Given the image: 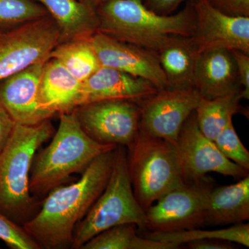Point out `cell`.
Wrapping results in <instances>:
<instances>
[{
    "instance_id": "1",
    "label": "cell",
    "mask_w": 249,
    "mask_h": 249,
    "mask_svg": "<svg viewBox=\"0 0 249 249\" xmlns=\"http://www.w3.org/2000/svg\"><path fill=\"white\" fill-rule=\"evenodd\" d=\"M115 149L96 157L74 183L65 186L61 185L49 192L40 211L22 224L23 229L41 249L71 247L77 224L86 215L107 185Z\"/></svg>"
},
{
    "instance_id": "2",
    "label": "cell",
    "mask_w": 249,
    "mask_h": 249,
    "mask_svg": "<svg viewBox=\"0 0 249 249\" xmlns=\"http://www.w3.org/2000/svg\"><path fill=\"white\" fill-rule=\"evenodd\" d=\"M98 32L157 52L172 36L191 37L194 11L191 1L175 15L156 14L142 0H108L98 6Z\"/></svg>"
},
{
    "instance_id": "3",
    "label": "cell",
    "mask_w": 249,
    "mask_h": 249,
    "mask_svg": "<svg viewBox=\"0 0 249 249\" xmlns=\"http://www.w3.org/2000/svg\"><path fill=\"white\" fill-rule=\"evenodd\" d=\"M53 136L50 143L36 155L33 162L29 179L31 194H48L73 174L81 175L98 156L117 147L90 138L73 111L60 114L58 130Z\"/></svg>"
},
{
    "instance_id": "4",
    "label": "cell",
    "mask_w": 249,
    "mask_h": 249,
    "mask_svg": "<svg viewBox=\"0 0 249 249\" xmlns=\"http://www.w3.org/2000/svg\"><path fill=\"white\" fill-rule=\"evenodd\" d=\"M53 134L50 119L34 125L16 124L0 155V212L17 224L36 214L37 201L29 189L31 167L36 152Z\"/></svg>"
},
{
    "instance_id": "5",
    "label": "cell",
    "mask_w": 249,
    "mask_h": 249,
    "mask_svg": "<svg viewBox=\"0 0 249 249\" xmlns=\"http://www.w3.org/2000/svg\"><path fill=\"white\" fill-rule=\"evenodd\" d=\"M134 224L146 231L145 211L134 196L127 168V148L115 149L107 185L84 218L75 228L71 247L80 249L99 232L121 224Z\"/></svg>"
},
{
    "instance_id": "6",
    "label": "cell",
    "mask_w": 249,
    "mask_h": 249,
    "mask_svg": "<svg viewBox=\"0 0 249 249\" xmlns=\"http://www.w3.org/2000/svg\"><path fill=\"white\" fill-rule=\"evenodd\" d=\"M127 148V168L134 196L144 211L185 184L175 147L140 130Z\"/></svg>"
},
{
    "instance_id": "7",
    "label": "cell",
    "mask_w": 249,
    "mask_h": 249,
    "mask_svg": "<svg viewBox=\"0 0 249 249\" xmlns=\"http://www.w3.org/2000/svg\"><path fill=\"white\" fill-rule=\"evenodd\" d=\"M214 187L213 178L206 176L161 196L145 211L146 231L177 232L205 227L208 199Z\"/></svg>"
},
{
    "instance_id": "8",
    "label": "cell",
    "mask_w": 249,
    "mask_h": 249,
    "mask_svg": "<svg viewBox=\"0 0 249 249\" xmlns=\"http://www.w3.org/2000/svg\"><path fill=\"white\" fill-rule=\"evenodd\" d=\"M60 34L51 16L3 31L0 35V82L50 58Z\"/></svg>"
},
{
    "instance_id": "9",
    "label": "cell",
    "mask_w": 249,
    "mask_h": 249,
    "mask_svg": "<svg viewBox=\"0 0 249 249\" xmlns=\"http://www.w3.org/2000/svg\"><path fill=\"white\" fill-rule=\"evenodd\" d=\"M73 112L85 133L103 145L127 147L140 132V105L129 100L87 103Z\"/></svg>"
},
{
    "instance_id": "10",
    "label": "cell",
    "mask_w": 249,
    "mask_h": 249,
    "mask_svg": "<svg viewBox=\"0 0 249 249\" xmlns=\"http://www.w3.org/2000/svg\"><path fill=\"white\" fill-rule=\"evenodd\" d=\"M174 147L185 183L199 181L209 173L239 179L249 175L248 170L227 159L214 142L201 132L195 111L183 124Z\"/></svg>"
},
{
    "instance_id": "11",
    "label": "cell",
    "mask_w": 249,
    "mask_h": 249,
    "mask_svg": "<svg viewBox=\"0 0 249 249\" xmlns=\"http://www.w3.org/2000/svg\"><path fill=\"white\" fill-rule=\"evenodd\" d=\"M201 96L195 89L158 90L140 104V130L175 145Z\"/></svg>"
},
{
    "instance_id": "12",
    "label": "cell",
    "mask_w": 249,
    "mask_h": 249,
    "mask_svg": "<svg viewBox=\"0 0 249 249\" xmlns=\"http://www.w3.org/2000/svg\"><path fill=\"white\" fill-rule=\"evenodd\" d=\"M194 29L191 36L198 53L214 49L249 54V17L229 16L206 0H192Z\"/></svg>"
},
{
    "instance_id": "13",
    "label": "cell",
    "mask_w": 249,
    "mask_h": 249,
    "mask_svg": "<svg viewBox=\"0 0 249 249\" xmlns=\"http://www.w3.org/2000/svg\"><path fill=\"white\" fill-rule=\"evenodd\" d=\"M89 42L101 67L148 80L158 90L168 88L157 52L121 42L98 31L90 37Z\"/></svg>"
},
{
    "instance_id": "14",
    "label": "cell",
    "mask_w": 249,
    "mask_h": 249,
    "mask_svg": "<svg viewBox=\"0 0 249 249\" xmlns=\"http://www.w3.org/2000/svg\"><path fill=\"white\" fill-rule=\"evenodd\" d=\"M48 60L34 64L0 82V103L16 124L34 125L54 116L44 109L40 102L41 77Z\"/></svg>"
},
{
    "instance_id": "15",
    "label": "cell",
    "mask_w": 249,
    "mask_h": 249,
    "mask_svg": "<svg viewBox=\"0 0 249 249\" xmlns=\"http://www.w3.org/2000/svg\"><path fill=\"white\" fill-rule=\"evenodd\" d=\"M157 91V88L148 80L101 67L83 82L78 106L111 99L129 100L140 105Z\"/></svg>"
},
{
    "instance_id": "16",
    "label": "cell",
    "mask_w": 249,
    "mask_h": 249,
    "mask_svg": "<svg viewBox=\"0 0 249 249\" xmlns=\"http://www.w3.org/2000/svg\"><path fill=\"white\" fill-rule=\"evenodd\" d=\"M194 89L206 99L242 91L237 67L230 51L214 49L198 55Z\"/></svg>"
},
{
    "instance_id": "17",
    "label": "cell",
    "mask_w": 249,
    "mask_h": 249,
    "mask_svg": "<svg viewBox=\"0 0 249 249\" xmlns=\"http://www.w3.org/2000/svg\"><path fill=\"white\" fill-rule=\"evenodd\" d=\"M58 27L59 43L89 39L98 31L97 8L79 0H36Z\"/></svg>"
},
{
    "instance_id": "18",
    "label": "cell",
    "mask_w": 249,
    "mask_h": 249,
    "mask_svg": "<svg viewBox=\"0 0 249 249\" xmlns=\"http://www.w3.org/2000/svg\"><path fill=\"white\" fill-rule=\"evenodd\" d=\"M82 84L56 60L49 58L41 77V106L53 115L71 112L79 106Z\"/></svg>"
},
{
    "instance_id": "19",
    "label": "cell",
    "mask_w": 249,
    "mask_h": 249,
    "mask_svg": "<svg viewBox=\"0 0 249 249\" xmlns=\"http://www.w3.org/2000/svg\"><path fill=\"white\" fill-rule=\"evenodd\" d=\"M249 219V175L234 184L213 188L206 207V226L234 225Z\"/></svg>"
},
{
    "instance_id": "20",
    "label": "cell",
    "mask_w": 249,
    "mask_h": 249,
    "mask_svg": "<svg viewBox=\"0 0 249 249\" xmlns=\"http://www.w3.org/2000/svg\"><path fill=\"white\" fill-rule=\"evenodd\" d=\"M168 89H194L198 53L191 37L172 36L157 52Z\"/></svg>"
},
{
    "instance_id": "21",
    "label": "cell",
    "mask_w": 249,
    "mask_h": 249,
    "mask_svg": "<svg viewBox=\"0 0 249 249\" xmlns=\"http://www.w3.org/2000/svg\"><path fill=\"white\" fill-rule=\"evenodd\" d=\"M242 92V91H241ZM241 92L206 99L200 98L196 111V121L201 132L213 141L224 129L232 116L242 112Z\"/></svg>"
},
{
    "instance_id": "22",
    "label": "cell",
    "mask_w": 249,
    "mask_h": 249,
    "mask_svg": "<svg viewBox=\"0 0 249 249\" xmlns=\"http://www.w3.org/2000/svg\"><path fill=\"white\" fill-rule=\"evenodd\" d=\"M137 225L121 224L99 232L81 249H176L180 246L165 243L137 234Z\"/></svg>"
},
{
    "instance_id": "23",
    "label": "cell",
    "mask_w": 249,
    "mask_h": 249,
    "mask_svg": "<svg viewBox=\"0 0 249 249\" xmlns=\"http://www.w3.org/2000/svg\"><path fill=\"white\" fill-rule=\"evenodd\" d=\"M50 58L56 60L82 83L101 67L89 39L58 44L51 52Z\"/></svg>"
},
{
    "instance_id": "24",
    "label": "cell",
    "mask_w": 249,
    "mask_h": 249,
    "mask_svg": "<svg viewBox=\"0 0 249 249\" xmlns=\"http://www.w3.org/2000/svg\"><path fill=\"white\" fill-rule=\"evenodd\" d=\"M142 237L165 243L175 244L181 247L191 241L218 239L234 242L237 245L249 247V224L240 223L227 229L204 231L199 229L177 232H151L145 231Z\"/></svg>"
},
{
    "instance_id": "25",
    "label": "cell",
    "mask_w": 249,
    "mask_h": 249,
    "mask_svg": "<svg viewBox=\"0 0 249 249\" xmlns=\"http://www.w3.org/2000/svg\"><path fill=\"white\" fill-rule=\"evenodd\" d=\"M49 16L36 0H0V29L14 28Z\"/></svg>"
},
{
    "instance_id": "26",
    "label": "cell",
    "mask_w": 249,
    "mask_h": 249,
    "mask_svg": "<svg viewBox=\"0 0 249 249\" xmlns=\"http://www.w3.org/2000/svg\"><path fill=\"white\" fill-rule=\"evenodd\" d=\"M213 142L219 151L227 159L249 170V152L239 138L232 121L218 134Z\"/></svg>"
},
{
    "instance_id": "27",
    "label": "cell",
    "mask_w": 249,
    "mask_h": 249,
    "mask_svg": "<svg viewBox=\"0 0 249 249\" xmlns=\"http://www.w3.org/2000/svg\"><path fill=\"white\" fill-rule=\"evenodd\" d=\"M0 239L14 249H39L38 244L18 225L0 212Z\"/></svg>"
},
{
    "instance_id": "28",
    "label": "cell",
    "mask_w": 249,
    "mask_h": 249,
    "mask_svg": "<svg viewBox=\"0 0 249 249\" xmlns=\"http://www.w3.org/2000/svg\"><path fill=\"white\" fill-rule=\"evenodd\" d=\"M237 67V74L242 87V99L249 98V54L239 50L230 51Z\"/></svg>"
},
{
    "instance_id": "29",
    "label": "cell",
    "mask_w": 249,
    "mask_h": 249,
    "mask_svg": "<svg viewBox=\"0 0 249 249\" xmlns=\"http://www.w3.org/2000/svg\"><path fill=\"white\" fill-rule=\"evenodd\" d=\"M221 12L232 16L249 17V0H206Z\"/></svg>"
},
{
    "instance_id": "30",
    "label": "cell",
    "mask_w": 249,
    "mask_h": 249,
    "mask_svg": "<svg viewBox=\"0 0 249 249\" xmlns=\"http://www.w3.org/2000/svg\"><path fill=\"white\" fill-rule=\"evenodd\" d=\"M16 124L9 112L0 103V155L7 145Z\"/></svg>"
},
{
    "instance_id": "31",
    "label": "cell",
    "mask_w": 249,
    "mask_h": 249,
    "mask_svg": "<svg viewBox=\"0 0 249 249\" xmlns=\"http://www.w3.org/2000/svg\"><path fill=\"white\" fill-rule=\"evenodd\" d=\"M192 0H145L144 4L156 14L168 16L175 11L179 5Z\"/></svg>"
},
{
    "instance_id": "32",
    "label": "cell",
    "mask_w": 249,
    "mask_h": 249,
    "mask_svg": "<svg viewBox=\"0 0 249 249\" xmlns=\"http://www.w3.org/2000/svg\"><path fill=\"white\" fill-rule=\"evenodd\" d=\"M187 248L191 249H237L235 243L227 240L218 239H207L191 241L184 244Z\"/></svg>"
},
{
    "instance_id": "33",
    "label": "cell",
    "mask_w": 249,
    "mask_h": 249,
    "mask_svg": "<svg viewBox=\"0 0 249 249\" xmlns=\"http://www.w3.org/2000/svg\"><path fill=\"white\" fill-rule=\"evenodd\" d=\"M79 1H83V2L88 3L97 8L100 4H103V3L106 2L108 0H79Z\"/></svg>"
},
{
    "instance_id": "34",
    "label": "cell",
    "mask_w": 249,
    "mask_h": 249,
    "mask_svg": "<svg viewBox=\"0 0 249 249\" xmlns=\"http://www.w3.org/2000/svg\"><path fill=\"white\" fill-rule=\"evenodd\" d=\"M3 31L2 29H0V35H1V34H2Z\"/></svg>"
}]
</instances>
